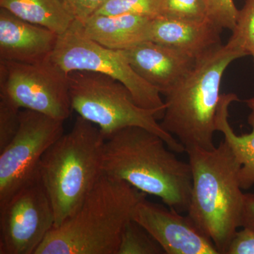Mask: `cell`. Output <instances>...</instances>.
<instances>
[{
  "mask_svg": "<svg viewBox=\"0 0 254 254\" xmlns=\"http://www.w3.org/2000/svg\"><path fill=\"white\" fill-rule=\"evenodd\" d=\"M232 32L229 43L252 56L254 64V0H246Z\"/></svg>",
  "mask_w": 254,
  "mask_h": 254,
  "instance_id": "ffe728a7",
  "label": "cell"
},
{
  "mask_svg": "<svg viewBox=\"0 0 254 254\" xmlns=\"http://www.w3.org/2000/svg\"><path fill=\"white\" fill-rule=\"evenodd\" d=\"M207 19L220 30L232 31L236 26L239 10L234 0H204Z\"/></svg>",
  "mask_w": 254,
  "mask_h": 254,
  "instance_id": "7402d4cb",
  "label": "cell"
},
{
  "mask_svg": "<svg viewBox=\"0 0 254 254\" xmlns=\"http://www.w3.org/2000/svg\"><path fill=\"white\" fill-rule=\"evenodd\" d=\"M58 36L0 8V60L36 64L50 59Z\"/></svg>",
  "mask_w": 254,
  "mask_h": 254,
  "instance_id": "4fadbf2b",
  "label": "cell"
},
{
  "mask_svg": "<svg viewBox=\"0 0 254 254\" xmlns=\"http://www.w3.org/2000/svg\"><path fill=\"white\" fill-rule=\"evenodd\" d=\"M68 80L71 108L96 125L105 138L127 127H138L161 137L173 152H186L185 147L158 123L162 119L160 114L137 104L123 83L91 71H72Z\"/></svg>",
  "mask_w": 254,
  "mask_h": 254,
  "instance_id": "8992f818",
  "label": "cell"
},
{
  "mask_svg": "<svg viewBox=\"0 0 254 254\" xmlns=\"http://www.w3.org/2000/svg\"><path fill=\"white\" fill-rule=\"evenodd\" d=\"M240 100L235 93L221 95L215 118V128L223 134L224 140L230 145L240 163L241 187L242 190H247L254 185V111H252L248 118L252 131L240 136L237 135L229 123V108L233 102Z\"/></svg>",
  "mask_w": 254,
  "mask_h": 254,
  "instance_id": "2e32d148",
  "label": "cell"
},
{
  "mask_svg": "<svg viewBox=\"0 0 254 254\" xmlns=\"http://www.w3.org/2000/svg\"><path fill=\"white\" fill-rule=\"evenodd\" d=\"M93 14L136 15L154 18L160 16V0H108Z\"/></svg>",
  "mask_w": 254,
  "mask_h": 254,
  "instance_id": "d6986e66",
  "label": "cell"
},
{
  "mask_svg": "<svg viewBox=\"0 0 254 254\" xmlns=\"http://www.w3.org/2000/svg\"><path fill=\"white\" fill-rule=\"evenodd\" d=\"M108 0H62L75 20L83 21L91 16Z\"/></svg>",
  "mask_w": 254,
  "mask_h": 254,
  "instance_id": "d4e9b609",
  "label": "cell"
},
{
  "mask_svg": "<svg viewBox=\"0 0 254 254\" xmlns=\"http://www.w3.org/2000/svg\"><path fill=\"white\" fill-rule=\"evenodd\" d=\"M226 254H254V230L242 227L235 232Z\"/></svg>",
  "mask_w": 254,
  "mask_h": 254,
  "instance_id": "cb8c5ba5",
  "label": "cell"
},
{
  "mask_svg": "<svg viewBox=\"0 0 254 254\" xmlns=\"http://www.w3.org/2000/svg\"><path fill=\"white\" fill-rule=\"evenodd\" d=\"M221 32L208 20L195 22L158 16L150 20L147 41L182 50L197 59L222 44Z\"/></svg>",
  "mask_w": 254,
  "mask_h": 254,
  "instance_id": "5bb4252c",
  "label": "cell"
},
{
  "mask_svg": "<svg viewBox=\"0 0 254 254\" xmlns=\"http://www.w3.org/2000/svg\"><path fill=\"white\" fill-rule=\"evenodd\" d=\"M161 17L200 22L207 19L204 0H160Z\"/></svg>",
  "mask_w": 254,
  "mask_h": 254,
  "instance_id": "44dd1931",
  "label": "cell"
},
{
  "mask_svg": "<svg viewBox=\"0 0 254 254\" xmlns=\"http://www.w3.org/2000/svg\"><path fill=\"white\" fill-rule=\"evenodd\" d=\"M68 75L49 60L36 64L0 60V95L21 109L64 122L72 110Z\"/></svg>",
  "mask_w": 254,
  "mask_h": 254,
  "instance_id": "9c48e42d",
  "label": "cell"
},
{
  "mask_svg": "<svg viewBox=\"0 0 254 254\" xmlns=\"http://www.w3.org/2000/svg\"><path fill=\"white\" fill-rule=\"evenodd\" d=\"M146 194L103 174L78 210L48 234L35 254H118L122 235Z\"/></svg>",
  "mask_w": 254,
  "mask_h": 254,
  "instance_id": "7a4b0ae2",
  "label": "cell"
},
{
  "mask_svg": "<svg viewBox=\"0 0 254 254\" xmlns=\"http://www.w3.org/2000/svg\"><path fill=\"white\" fill-rule=\"evenodd\" d=\"M143 200L133 220L144 227L166 254H219L213 242L189 216Z\"/></svg>",
  "mask_w": 254,
  "mask_h": 254,
  "instance_id": "8fae6325",
  "label": "cell"
},
{
  "mask_svg": "<svg viewBox=\"0 0 254 254\" xmlns=\"http://www.w3.org/2000/svg\"><path fill=\"white\" fill-rule=\"evenodd\" d=\"M105 140L96 125L78 115L71 131L43 155L40 178L54 209V227L78 210L103 175Z\"/></svg>",
  "mask_w": 254,
  "mask_h": 254,
  "instance_id": "5b68a950",
  "label": "cell"
},
{
  "mask_svg": "<svg viewBox=\"0 0 254 254\" xmlns=\"http://www.w3.org/2000/svg\"><path fill=\"white\" fill-rule=\"evenodd\" d=\"M192 189L187 215L210 239L219 254H226L241 227L244 195L240 165L225 140L212 150L189 148Z\"/></svg>",
  "mask_w": 254,
  "mask_h": 254,
  "instance_id": "3957f363",
  "label": "cell"
},
{
  "mask_svg": "<svg viewBox=\"0 0 254 254\" xmlns=\"http://www.w3.org/2000/svg\"><path fill=\"white\" fill-rule=\"evenodd\" d=\"M49 60L66 74L91 71L114 78L128 88L137 104L155 110L163 118L165 104L160 91L137 74L121 50L110 49L86 38L75 21L59 36Z\"/></svg>",
  "mask_w": 254,
  "mask_h": 254,
  "instance_id": "52a82bcc",
  "label": "cell"
},
{
  "mask_svg": "<svg viewBox=\"0 0 254 254\" xmlns=\"http://www.w3.org/2000/svg\"><path fill=\"white\" fill-rule=\"evenodd\" d=\"M241 227H249L254 230V194L245 193Z\"/></svg>",
  "mask_w": 254,
  "mask_h": 254,
  "instance_id": "484cf974",
  "label": "cell"
},
{
  "mask_svg": "<svg viewBox=\"0 0 254 254\" xmlns=\"http://www.w3.org/2000/svg\"><path fill=\"white\" fill-rule=\"evenodd\" d=\"M151 19L136 15L92 14L75 23L86 38L110 49L123 50L147 41Z\"/></svg>",
  "mask_w": 254,
  "mask_h": 254,
  "instance_id": "9a60e30c",
  "label": "cell"
},
{
  "mask_svg": "<svg viewBox=\"0 0 254 254\" xmlns=\"http://www.w3.org/2000/svg\"><path fill=\"white\" fill-rule=\"evenodd\" d=\"M104 175L155 195L178 213L187 212L192 189L190 163L177 158L156 133L129 127L105 140Z\"/></svg>",
  "mask_w": 254,
  "mask_h": 254,
  "instance_id": "6da1fadb",
  "label": "cell"
},
{
  "mask_svg": "<svg viewBox=\"0 0 254 254\" xmlns=\"http://www.w3.org/2000/svg\"><path fill=\"white\" fill-rule=\"evenodd\" d=\"M63 124L33 110H21L16 136L0 150V206L18 190L41 180L42 158L64 133Z\"/></svg>",
  "mask_w": 254,
  "mask_h": 254,
  "instance_id": "ba28073f",
  "label": "cell"
},
{
  "mask_svg": "<svg viewBox=\"0 0 254 254\" xmlns=\"http://www.w3.org/2000/svg\"><path fill=\"white\" fill-rule=\"evenodd\" d=\"M132 68L162 95L184 79L196 58L182 50L150 41L121 50Z\"/></svg>",
  "mask_w": 254,
  "mask_h": 254,
  "instance_id": "7c38bea8",
  "label": "cell"
},
{
  "mask_svg": "<svg viewBox=\"0 0 254 254\" xmlns=\"http://www.w3.org/2000/svg\"><path fill=\"white\" fill-rule=\"evenodd\" d=\"M156 240L140 224L131 220L122 235L118 254H164Z\"/></svg>",
  "mask_w": 254,
  "mask_h": 254,
  "instance_id": "ac0fdd59",
  "label": "cell"
},
{
  "mask_svg": "<svg viewBox=\"0 0 254 254\" xmlns=\"http://www.w3.org/2000/svg\"><path fill=\"white\" fill-rule=\"evenodd\" d=\"M227 42L197 58L190 73L164 94L165 110L162 127L185 148H215V118L224 73L235 60L245 58Z\"/></svg>",
  "mask_w": 254,
  "mask_h": 254,
  "instance_id": "277c9868",
  "label": "cell"
},
{
  "mask_svg": "<svg viewBox=\"0 0 254 254\" xmlns=\"http://www.w3.org/2000/svg\"><path fill=\"white\" fill-rule=\"evenodd\" d=\"M55 225L51 200L38 180L0 206V254H35Z\"/></svg>",
  "mask_w": 254,
  "mask_h": 254,
  "instance_id": "30bf717a",
  "label": "cell"
},
{
  "mask_svg": "<svg viewBox=\"0 0 254 254\" xmlns=\"http://www.w3.org/2000/svg\"><path fill=\"white\" fill-rule=\"evenodd\" d=\"M21 108L0 95V150L4 149L17 133Z\"/></svg>",
  "mask_w": 254,
  "mask_h": 254,
  "instance_id": "603a6c76",
  "label": "cell"
},
{
  "mask_svg": "<svg viewBox=\"0 0 254 254\" xmlns=\"http://www.w3.org/2000/svg\"><path fill=\"white\" fill-rule=\"evenodd\" d=\"M0 6L17 17L61 36L75 18L62 0H0Z\"/></svg>",
  "mask_w": 254,
  "mask_h": 254,
  "instance_id": "e0dca14e",
  "label": "cell"
},
{
  "mask_svg": "<svg viewBox=\"0 0 254 254\" xmlns=\"http://www.w3.org/2000/svg\"><path fill=\"white\" fill-rule=\"evenodd\" d=\"M245 103H246V105H247V107L252 110V111H254V97H253V98L245 100Z\"/></svg>",
  "mask_w": 254,
  "mask_h": 254,
  "instance_id": "4316f807",
  "label": "cell"
}]
</instances>
